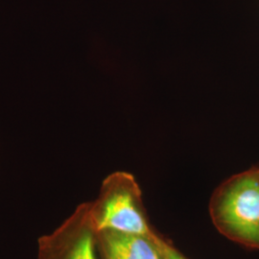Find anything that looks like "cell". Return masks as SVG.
I'll use <instances>...</instances> for the list:
<instances>
[{
    "instance_id": "277c9868",
    "label": "cell",
    "mask_w": 259,
    "mask_h": 259,
    "mask_svg": "<svg viewBox=\"0 0 259 259\" xmlns=\"http://www.w3.org/2000/svg\"><path fill=\"white\" fill-rule=\"evenodd\" d=\"M105 231L97 232L99 259H162L160 238Z\"/></svg>"
},
{
    "instance_id": "8992f818",
    "label": "cell",
    "mask_w": 259,
    "mask_h": 259,
    "mask_svg": "<svg viewBox=\"0 0 259 259\" xmlns=\"http://www.w3.org/2000/svg\"><path fill=\"white\" fill-rule=\"evenodd\" d=\"M258 168H259V166H258Z\"/></svg>"
},
{
    "instance_id": "3957f363",
    "label": "cell",
    "mask_w": 259,
    "mask_h": 259,
    "mask_svg": "<svg viewBox=\"0 0 259 259\" xmlns=\"http://www.w3.org/2000/svg\"><path fill=\"white\" fill-rule=\"evenodd\" d=\"M37 259H99L90 204H79L64 222L37 239Z\"/></svg>"
},
{
    "instance_id": "6da1fadb",
    "label": "cell",
    "mask_w": 259,
    "mask_h": 259,
    "mask_svg": "<svg viewBox=\"0 0 259 259\" xmlns=\"http://www.w3.org/2000/svg\"><path fill=\"white\" fill-rule=\"evenodd\" d=\"M216 230L228 239L259 250V168L233 175L219 185L209 201Z\"/></svg>"
},
{
    "instance_id": "5b68a950",
    "label": "cell",
    "mask_w": 259,
    "mask_h": 259,
    "mask_svg": "<svg viewBox=\"0 0 259 259\" xmlns=\"http://www.w3.org/2000/svg\"><path fill=\"white\" fill-rule=\"evenodd\" d=\"M159 245L162 259H188L180 250H177L174 245L170 241L165 239L163 236L160 238Z\"/></svg>"
},
{
    "instance_id": "7a4b0ae2",
    "label": "cell",
    "mask_w": 259,
    "mask_h": 259,
    "mask_svg": "<svg viewBox=\"0 0 259 259\" xmlns=\"http://www.w3.org/2000/svg\"><path fill=\"white\" fill-rule=\"evenodd\" d=\"M90 204L96 232H112L154 237L157 233L149 223L142 193L136 178L124 171L106 177L98 196Z\"/></svg>"
}]
</instances>
